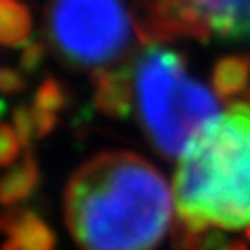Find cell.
<instances>
[{
    "instance_id": "6da1fadb",
    "label": "cell",
    "mask_w": 250,
    "mask_h": 250,
    "mask_svg": "<svg viewBox=\"0 0 250 250\" xmlns=\"http://www.w3.org/2000/svg\"><path fill=\"white\" fill-rule=\"evenodd\" d=\"M171 188L182 250L250 246V100L228 103L188 146Z\"/></svg>"
},
{
    "instance_id": "7a4b0ae2",
    "label": "cell",
    "mask_w": 250,
    "mask_h": 250,
    "mask_svg": "<svg viewBox=\"0 0 250 250\" xmlns=\"http://www.w3.org/2000/svg\"><path fill=\"white\" fill-rule=\"evenodd\" d=\"M65 223L82 250H156L175 221L173 188L127 150L92 156L69 177Z\"/></svg>"
},
{
    "instance_id": "3957f363",
    "label": "cell",
    "mask_w": 250,
    "mask_h": 250,
    "mask_svg": "<svg viewBox=\"0 0 250 250\" xmlns=\"http://www.w3.org/2000/svg\"><path fill=\"white\" fill-rule=\"evenodd\" d=\"M123 69L127 117L165 159H179L225 108L215 85L194 75L186 54L167 44L134 50Z\"/></svg>"
},
{
    "instance_id": "277c9868",
    "label": "cell",
    "mask_w": 250,
    "mask_h": 250,
    "mask_svg": "<svg viewBox=\"0 0 250 250\" xmlns=\"http://www.w3.org/2000/svg\"><path fill=\"white\" fill-rule=\"evenodd\" d=\"M46 42L73 71L113 69L136 50L138 31L129 0H48Z\"/></svg>"
},
{
    "instance_id": "5b68a950",
    "label": "cell",
    "mask_w": 250,
    "mask_h": 250,
    "mask_svg": "<svg viewBox=\"0 0 250 250\" xmlns=\"http://www.w3.org/2000/svg\"><path fill=\"white\" fill-rule=\"evenodd\" d=\"M142 46L175 40H240L250 31V0H134Z\"/></svg>"
},
{
    "instance_id": "8992f818",
    "label": "cell",
    "mask_w": 250,
    "mask_h": 250,
    "mask_svg": "<svg viewBox=\"0 0 250 250\" xmlns=\"http://www.w3.org/2000/svg\"><path fill=\"white\" fill-rule=\"evenodd\" d=\"M213 85L225 103L248 100L250 83V62L244 57H225L215 65Z\"/></svg>"
},
{
    "instance_id": "52a82bcc",
    "label": "cell",
    "mask_w": 250,
    "mask_h": 250,
    "mask_svg": "<svg viewBox=\"0 0 250 250\" xmlns=\"http://www.w3.org/2000/svg\"><path fill=\"white\" fill-rule=\"evenodd\" d=\"M31 13L19 0H0V46H25L31 38Z\"/></svg>"
},
{
    "instance_id": "ba28073f",
    "label": "cell",
    "mask_w": 250,
    "mask_h": 250,
    "mask_svg": "<svg viewBox=\"0 0 250 250\" xmlns=\"http://www.w3.org/2000/svg\"><path fill=\"white\" fill-rule=\"evenodd\" d=\"M38 184V165L31 150L27 148L23 161L0 179V200L17 202L29 196Z\"/></svg>"
},
{
    "instance_id": "9c48e42d",
    "label": "cell",
    "mask_w": 250,
    "mask_h": 250,
    "mask_svg": "<svg viewBox=\"0 0 250 250\" xmlns=\"http://www.w3.org/2000/svg\"><path fill=\"white\" fill-rule=\"evenodd\" d=\"M69 88L57 77H46V80L38 85L34 94V106L46 113L59 115V111L67 108L69 104Z\"/></svg>"
},
{
    "instance_id": "30bf717a",
    "label": "cell",
    "mask_w": 250,
    "mask_h": 250,
    "mask_svg": "<svg viewBox=\"0 0 250 250\" xmlns=\"http://www.w3.org/2000/svg\"><path fill=\"white\" fill-rule=\"evenodd\" d=\"M21 140L11 125L0 123V167L11 165L21 152Z\"/></svg>"
},
{
    "instance_id": "8fae6325",
    "label": "cell",
    "mask_w": 250,
    "mask_h": 250,
    "mask_svg": "<svg viewBox=\"0 0 250 250\" xmlns=\"http://www.w3.org/2000/svg\"><path fill=\"white\" fill-rule=\"evenodd\" d=\"M46 59V44L40 40H29L21 50L19 65L25 73H36Z\"/></svg>"
},
{
    "instance_id": "7c38bea8",
    "label": "cell",
    "mask_w": 250,
    "mask_h": 250,
    "mask_svg": "<svg viewBox=\"0 0 250 250\" xmlns=\"http://www.w3.org/2000/svg\"><path fill=\"white\" fill-rule=\"evenodd\" d=\"M27 85V80L19 69L0 67V92L2 94H17L23 92Z\"/></svg>"
},
{
    "instance_id": "4fadbf2b",
    "label": "cell",
    "mask_w": 250,
    "mask_h": 250,
    "mask_svg": "<svg viewBox=\"0 0 250 250\" xmlns=\"http://www.w3.org/2000/svg\"><path fill=\"white\" fill-rule=\"evenodd\" d=\"M4 111H6V103H4V100H0V117L4 115Z\"/></svg>"
}]
</instances>
